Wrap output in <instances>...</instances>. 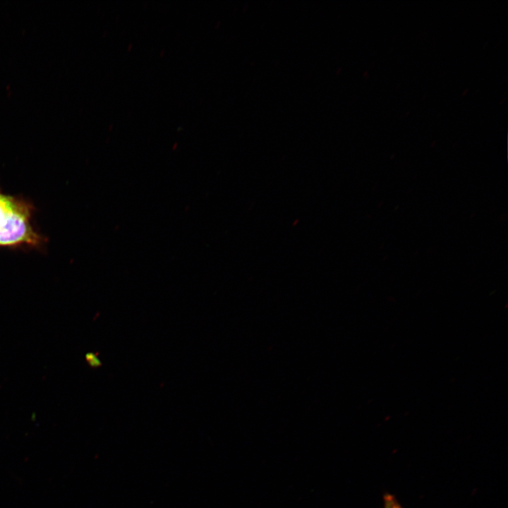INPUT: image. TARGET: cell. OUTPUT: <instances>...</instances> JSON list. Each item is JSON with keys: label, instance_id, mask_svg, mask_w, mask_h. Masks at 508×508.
I'll return each mask as SVG.
<instances>
[{"label": "cell", "instance_id": "4", "mask_svg": "<svg viewBox=\"0 0 508 508\" xmlns=\"http://www.w3.org/2000/svg\"><path fill=\"white\" fill-rule=\"evenodd\" d=\"M85 360L91 368H96L102 365L101 361L96 353H87L85 355Z\"/></svg>", "mask_w": 508, "mask_h": 508}, {"label": "cell", "instance_id": "3", "mask_svg": "<svg viewBox=\"0 0 508 508\" xmlns=\"http://www.w3.org/2000/svg\"><path fill=\"white\" fill-rule=\"evenodd\" d=\"M383 500V508H402L397 499L391 494H385Z\"/></svg>", "mask_w": 508, "mask_h": 508}, {"label": "cell", "instance_id": "1", "mask_svg": "<svg viewBox=\"0 0 508 508\" xmlns=\"http://www.w3.org/2000/svg\"><path fill=\"white\" fill-rule=\"evenodd\" d=\"M37 236L31 229L26 214L15 205L0 224V245L34 243Z\"/></svg>", "mask_w": 508, "mask_h": 508}, {"label": "cell", "instance_id": "2", "mask_svg": "<svg viewBox=\"0 0 508 508\" xmlns=\"http://www.w3.org/2000/svg\"><path fill=\"white\" fill-rule=\"evenodd\" d=\"M15 205L9 198L0 195V224L13 209Z\"/></svg>", "mask_w": 508, "mask_h": 508}]
</instances>
